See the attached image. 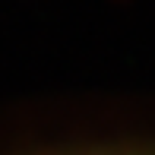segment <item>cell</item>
<instances>
[{
    "label": "cell",
    "instance_id": "cell-1",
    "mask_svg": "<svg viewBox=\"0 0 155 155\" xmlns=\"http://www.w3.org/2000/svg\"><path fill=\"white\" fill-rule=\"evenodd\" d=\"M22 155H155L149 136H70L60 143H45Z\"/></svg>",
    "mask_w": 155,
    "mask_h": 155
}]
</instances>
